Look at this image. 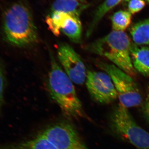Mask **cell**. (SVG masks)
<instances>
[{"label": "cell", "instance_id": "1", "mask_svg": "<svg viewBox=\"0 0 149 149\" xmlns=\"http://www.w3.org/2000/svg\"><path fill=\"white\" fill-rule=\"evenodd\" d=\"M2 34L8 44L19 48L33 45L39 39L32 14L21 3L12 5L4 13Z\"/></svg>", "mask_w": 149, "mask_h": 149}, {"label": "cell", "instance_id": "2", "mask_svg": "<svg viewBox=\"0 0 149 149\" xmlns=\"http://www.w3.org/2000/svg\"><path fill=\"white\" fill-rule=\"evenodd\" d=\"M48 87L53 98L68 117L78 118L85 116L82 104L77 95L73 82L56 61L52 53Z\"/></svg>", "mask_w": 149, "mask_h": 149}, {"label": "cell", "instance_id": "3", "mask_svg": "<svg viewBox=\"0 0 149 149\" xmlns=\"http://www.w3.org/2000/svg\"><path fill=\"white\" fill-rule=\"evenodd\" d=\"M131 44L124 32L112 31L87 46L89 52L104 57L130 76L136 72L130 56Z\"/></svg>", "mask_w": 149, "mask_h": 149}, {"label": "cell", "instance_id": "4", "mask_svg": "<svg viewBox=\"0 0 149 149\" xmlns=\"http://www.w3.org/2000/svg\"><path fill=\"white\" fill-rule=\"evenodd\" d=\"M109 126L112 133L137 149H149V133L136 122L128 109L120 104L110 113Z\"/></svg>", "mask_w": 149, "mask_h": 149}, {"label": "cell", "instance_id": "5", "mask_svg": "<svg viewBox=\"0 0 149 149\" xmlns=\"http://www.w3.org/2000/svg\"><path fill=\"white\" fill-rule=\"evenodd\" d=\"M97 63L111 78L121 105L128 109L139 107L143 103L140 90L131 76L114 64L103 62Z\"/></svg>", "mask_w": 149, "mask_h": 149}, {"label": "cell", "instance_id": "6", "mask_svg": "<svg viewBox=\"0 0 149 149\" xmlns=\"http://www.w3.org/2000/svg\"><path fill=\"white\" fill-rule=\"evenodd\" d=\"M39 135L47 139L58 149H88L75 129L67 123L51 125Z\"/></svg>", "mask_w": 149, "mask_h": 149}, {"label": "cell", "instance_id": "7", "mask_svg": "<svg viewBox=\"0 0 149 149\" xmlns=\"http://www.w3.org/2000/svg\"><path fill=\"white\" fill-rule=\"evenodd\" d=\"M86 84L91 97L99 103L109 104L118 98L114 85L106 72L88 70Z\"/></svg>", "mask_w": 149, "mask_h": 149}, {"label": "cell", "instance_id": "8", "mask_svg": "<svg viewBox=\"0 0 149 149\" xmlns=\"http://www.w3.org/2000/svg\"><path fill=\"white\" fill-rule=\"evenodd\" d=\"M57 55L65 72L72 82L83 85L86 80L87 72L79 54L69 45L61 43L58 47Z\"/></svg>", "mask_w": 149, "mask_h": 149}, {"label": "cell", "instance_id": "9", "mask_svg": "<svg viewBox=\"0 0 149 149\" xmlns=\"http://www.w3.org/2000/svg\"><path fill=\"white\" fill-rule=\"evenodd\" d=\"M130 56L135 70L144 76H149V47L131 44Z\"/></svg>", "mask_w": 149, "mask_h": 149}, {"label": "cell", "instance_id": "10", "mask_svg": "<svg viewBox=\"0 0 149 149\" xmlns=\"http://www.w3.org/2000/svg\"><path fill=\"white\" fill-rule=\"evenodd\" d=\"M0 149H58L47 139L38 135L36 138L17 143L0 144Z\"/></svg>", "mask_w": 149, "mask_h": 149}, {"label": "cell", "instance_id": "11", "mask_svg": "<svg viewBox=\"0 0 149 149\" xmlns=\"http://www.w3.org/2000/svg\"><path fill=\"white\" fill-rule=\"evenodd\" d=\"M61 32L73 42H81L82 27L80 17L67 14L62 24Z\"/></svg>", "mask_w": 149, "mask_h": 149}, {"label": "cell", "instance_id": "12", "mask_svg": "<svg viewBox=\"0 0 149 149\" xmlns=\"http://www.w3.org/2000/svg\"><path fill=\"white\" fill-rule=\"evenodd\" d=\"M88 6L86 3L78 0H56L52 7V11L63 13L80 17V14Z\"/></svg>", "mask_w": 149, "mask_h": 149}, {"label": "cell", "instance_id": "13", "mask_svg": "<svg viewBox=\"0 0 149 149\" xmlns=\"http://www.w3.org/2000/svg\"><path fill=\"white\" fill-rule=\"evenodd\" d=\"M130 34L134 44L149 45V18L134 24L130 29Z\"/></svg>", "mask_w": 149, "mask_h": 149}, {"label": "cell", "instance_id": "14", "mask_svg": "<svg viewBox=\"0 0 149 149\" xmlns=\"http://www.w3.org/2000/svg\"><path fill=\"white\" fill-rule=\"evenodd\" d=\"M123 0H106L97 9L93 21L86 32V37H90L93 34L97 24L101 19L112 8L121 2Z\"/></svg>", "mask_w": 149, "mask_h": 149}, {"label": "cell", "instance_id": "15", "mask_svg": "<svg viewBox=\"0 0 149 149\" xmlns=\"http://www.w3.org/2000/svg\"><path fill=\"white\" fill-rule=\"evenodd\" d=\"M131 14L128 11L120 10L111 17L113 31L124 32L131 23Z\"/></svg>", "mask_w": 149, "mask_h": 149}, {"label": "cell", "instance_id": "16", "mask_svg": "<svg viewBox=\"0 0 149 149\" xmlns=\"http://www.w3.org/2000/svg\"><path fill=\"white\" fill-rule=\"evenodd\" d=\"M67 13L61 12H52L49 16L47 17L46 21L49 29L55 36L60 35L63 22Z\"/></svg>", "mask_w": 149, "mask_h": 149}, {"label": "cell", "instance_id": "17", "mask_svg": "<svg viewBox=\"0 0 149 149\" xmlns=\"http://www.w3.org/2000/svg\"><path fill=\"white\" fill-rule=\"evenodd\" d=\"M5 67L3 62L0 59V116L2 114L4 103V91L6 83Z\"/></svg>", "mask_w": 149, "mask_h": 149}, {"label": "cell", "instance_id": "18", "mask_svg": "<svg viewBox=\"0 0 149 149\" xmlns=\"http://www.w3.org/2000/svg\"><path fill=\"white\" fill-rule=\"evenodd\" d=\"M146 5L143 0H130L128 4V11L131 14H135L141 11Z\"/></svg>", "mask_w": 149, "mask_h": 149}, {"label": "cell", "instance_id": "19", "mask_svg": "<svg viewBox=\"0 0 149 149\" xmlns=\"http://www.w3.org/2000/svg\"><path fill=\"white\" fill-rule=\"evenodd\" d=\"M142 113L144 119L149 126V86L147 88L146 99L142 106Z\"/></svg>", "mask_w": 149, "mask_h": 149}, {"label": "cell", "instance_id": "20", "mask_svg": "<svg viewBox=\"0 0 149 149\" xmlns=\"http://www.w3.org/2000/svg\"><path fill=\"white\" fill-rule=\"evenodd\" d=\"M78 1H80L82 2L85 3V0H78Z\"/></svg>", "mask_w": 149, "mask_h": 149}, {"label": "cell", "instance_id": "21", "mask_svg": "<svg viewBox=\"0 0 149 149\" xmlns=\"http://www.w3.org/2000/svg\"><path fill=\"white\" fill-rule=\"evenodd\" d=\"M147 1L149 3V0H147Z\"/></svg>", "mask_w": 149, "mask_h": 149}]
</instances>
